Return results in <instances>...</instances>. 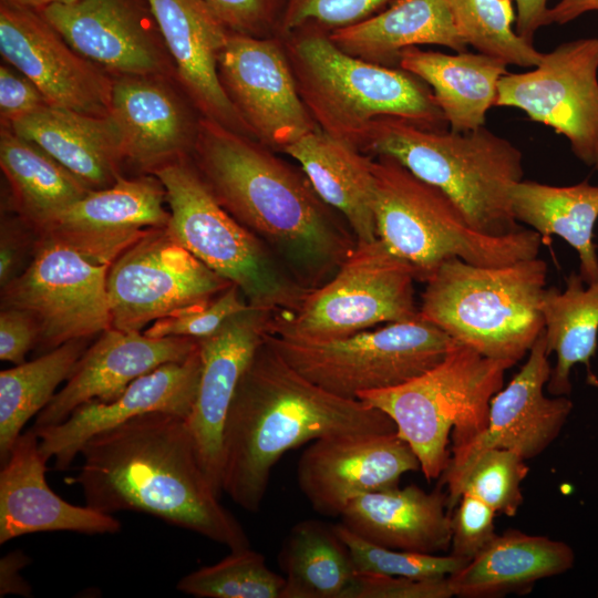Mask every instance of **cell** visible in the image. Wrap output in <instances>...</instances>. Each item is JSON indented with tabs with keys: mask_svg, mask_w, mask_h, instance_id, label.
Returning a JSON list of instances; mask_svg holds the SVG:
<instances>
[{
	"mask_svg": "<svg viewBox=\"0 0 598 598\" xmlns=\"http://www.w3.org/2000/svg\"><path fill=\"white\" fill-rule=\"evenodd\" d=\"M65 482L104 514L141 512L197 533L230 550L250 547L237 518L219 502L184 417L150 412L92 436Z\"/></svg>",
	"mask_w": 598,
	"mask_h": 598,
	"instance_id": "obj_2",
	"label": "cell"
},
{
	"mask_svg": "<svg viewBox=\"0 0 598 598\" xmlns=\"http://www.w3.org/2000/svg\"><path fill=\"white\" fill-rule=\"evenodd\" d=\"M30 563V558L21 549H16L0 559V597L18 595L31 597L32 589L22 577L21 570Z\"/></svg>",
	"mask_w": 598,
	"mask_h": 598,
	"instance_id": "obj_50",
	"label": "cell"
},
{
	"mask_svg": "<svg viewBox=\"0 0 598 598\" xmlns=\"http://www.w3.org/2000/svg\"><path fill=\"white\" fill-rule=\"evenodd\" d=\"M285 47L299 94L324 133L358 147L379 117L445 130L447 122L426 83L401 68L350 55L332 42L329 30L306 24L287 35Z\"/></svg>",
	"mask_w": 598,
	"mask_h": 598,
	"instance_id": "obj_5",
	"label": "cell"
},
{
	"mask_svg": "<svg viewBox=\"0 0 598 598\" xmlns=\"http://www.w3.org/2000/svg\"><path fill=\"white\" fill-rule=\"evenodd\" d=\"M267 341L303 377L346 399L405 383L440 363L456 343L421 316L338 339L270 333Z\"/></svg>",
	"mask_w": 598,
	"mask_h": 598,
	"instance_id": "obj_10",
	"label": "cell"
},
{
	"mask_svg": "<svg viewBox=\"0 0 598 598\" xmlns=\"http://www.w3.org/2000/svg\"><path fill=\"white\" fill-rule=\"evenodd\" d=\"M199 347L189 337L151 338L110 328L89 346L66 384L38 414L34 427L60 424L90 400L111 402L137 378L187 359Z\"/></svg>",
	"mask_w": 598,
	"mask_h": 598,
	"instance_id": "obj_23",
	"label": "cell"
},
{
	"mask_svg": "<svg viewBox=\"0 0 598 598\" xmlns=\"http://www.w3.org/2000/svg\"><path fill=\"white\" fill-rule=\"evenodd\" d=\"M507 63L483 53L422 50L410 47L400 53L398 66L426 83L450 130L468 132L485 125L495 106L497 84Z\"/></svg>",
	"mask_w": 598,
	"mask_h": 598,
	"instance_id": "obj_32",
	"label": "cell"
},
{
	"mask_svg": "<svg viewBox=\"0 0 598 598\" xmlns=\"http://www.w3.org/2000/svg\"><path fill=\"white\" fill-rule=\"evenodd\" d=\"M546 280L538 256L495 267L451 258L425 281L420 316L482 355L515 364L544 330Z\"/></svg>",
	"mask_w": 598,
	"mask_h": 598,
	"instance_id": "obj_6",
	"label": "cell"
},
{
	"mask_svg": "<svg viewBox=\"0 0 598 598\" xmlns=\"http://www.w3.org/2000/svg\"><path fill=\"white\" fill-rule=\"evenodd\" d=\"M392 432L395 424L385 413L313 383L266 338L239 380L226 419L223 492L256 513L287 451L327 436Z\"/></svg>",
	"mask_w": 598,
	"mask_h": 598,
	"instance_id": "obj_3",
	"label": "cell"
},
{
	"mask_svg": "<svg viewBox=\"0 0 598 598\" xmlns=\"http://www.w3.org/2000/svg\"><path fill=\"white\" fill-rule=\"evenodd\" d=\"M455 28L477 52L497 58L508 65L536 66L543 54L515 30L512 0H446Z\"/></svg>",
	"mask_w": 598,
	"mask_h": 598,
	"instance_id": "obj_38",
	"label": "cell"
},
{
	"mask_svg": "<svg viewBox=\"0 0 598 598\" xmlns=\"http://www.w3.org/2000/svg\"><path fill=\"white\" fill-rule=\"evenodd\" d=\"M230 285L176 241L166 227L153 229L109 269L112 328L141 332L151 322L214 299Z\"/></svg>",
	"mask_w": 598,
	"mask_h": 598,
	"instance_id": "obj_13",
	"label": "cell"
},
{
	"mask_svg": "<svg viewBox=\"0 0 598 598\" xmlns=\"http://www.w3.org/2000/svg\"><path fill=\"white\" fill-rule=\"evenodd\" d=\"M511 207L516 220L532 227L543 240L557 235L577 251L579 275L586 283L597 277L594 228L598 219V186L587 181L553 186L522 179L511 189Z\"/></svg>",
	"mask_w": 598,
	"mask_h": 598,
	"instance_id": "obj_33",
	"label": "cell"
},
{
	"mask_svg": "<svg viewBox=\"0 0 598 598\" xmlns=\"http://www.w3.org/2000/svg\"><path fill=\"white\" fill-rule=\"evenodd\" d=\"M334 529L350 550L355 571L412 578L448 577L464 567L468 560L452 555L439 556L392 549L368 542L344 525Z\"/></svg>",
	"mask_w": 598,
	"mask_h": 598,
	"instance_id": "obj_41",
	"label": "cell"
},
{
	"mask_svg": "<svg viewBox=\"0 0 598 598\" xmlns=\"http://www.w3.org/2000/svg\"><path fill=\"white\" fill-rule=\"evenodd\" d=\"M413 266L378 238L357 244L333 277L309 291L291 313L275 318L271 334L322 341L420 317Z\"/></svg>",
	"mask_w": 598,
	"mask_h": 598,
	"instance_id": "obj_11",
	"label": "cell"
},
{
	"mask_svg": "<svg viewBox=\"0 0 598 598\" xmlns=\"http://www.w3.org/2000/svg\"><path fill=\"white\" fill-rule=\"evenodd\" d=\"M39 12L75 52L116 76L165 78L171 71L150 7L136 0H78Z\"/></svg>",
	"mask_w": 598,
	"mask_h": 598,
	"instance_id": "obj_18",
	"label": "cell"
},
{
	"mask_svg": "<svg viewBox=\"0 0 598 598\" xmlns=\"http://www.w3.org/2000/svg\"><path fill=\"white\" fill-rule=\"evenodd\" d=\"M282 153L300 165L320 198L343 217L357 244L378 239L373 157L320 128L290 144Z\"/></svg>",
	"mask_w": 598,
	"mask_h": 598,
	"instance_id": "obj_28",
	"label": "cell"
},
{
	"mask_svg": "<svg viewBox=\"0 0 598 598\" xmlns=\"http://www.w3.org/2000/svg\"><path fill=\"white\" fill-rule=\"evenodd\" d=\"M249 135L202 117L194 165L217 202L309 291L329 281L357 246L343 217L307 175Z\"/></svg>",
	"mask_w": 598,
	"mask_h": 598,
	"instance_id": "obj_1",
	"label": "cell"
},
{
	"mask_svg": "<svg viewBox=\"0 0 598 598\" xmlns=\"http://www.w3.org/2000/svg\"><path fill=\"white\" fill-rule=\"evenodd\" d=\"M495 106L522 110L563 134L587 166L598 157V37L564 42L528 72L504 74Z\"/></svg>",
	"mask_w": 598,
	"mask_h": 598,
	"instance_id": "obj_14",
	"label": "cell"
},
{
	"mask_svg": "<svg viewBox=\"0 0 598 598\" xmlns=\"http://www.w3.org/2000/svg\"><path fill=\"white\" fill-rule=\"evenodd\" d=\"M372 169L378 238L414 267L419 281L425 282L451 258L495 267L538 256L543 238L537 231L522 228L503 236L484 234L444 192L392 156L377 155Z\"/></svg>",
	"mask_w": 598,
	"mask_h": 598,
	"instance_id": "obj_7",
	"label": "cell"
},
{
	"mask_svg": "<svg viewBox=\"0 0 598 598\" xmlns=\"http://www.w3.org/2000/svg\"><path fill=\"white\" fill-rule=\"evenodd\" d=\"M447 577L412 578L355 571L341 598H450Z\"/></svg>",
	"mask_w": 598,
	"mask_h": 598,
	"instance_id": "obj_45",
	"label": "cell"
},
{
	"mask_svg": "<svg viewBox=\"0 0 598 598\" xmlns=\"http://www.w3.org/2000/svg\"><path fill=\"white\" fill-rule=\"evenodd\" d=\"M47 461L31 427L16 440L0 471V544L33 533L115 534L121 522L56 495L45 481Z\"/></svg>",
	"mask_w": 598,
	"mask_h": 598,
	"instance_id": "obj_25",
	"label": "cell"
},
{
	"mask_svg": "<svg viewBox=\"0 0 598 598\" xmlns=\"http://www.w3.org/2000/svg\"><path fill=\"white\" fill-rule=\"evenodd\" d=\"M10 128L55 158L90 189L113 185L124 161L117 128L110 116L44 105Z\"/></svg>",
	"mask_w": 598,
	"mask_h": 598,
	"instance_id": "obj_29",
	"label": "cell"
},
{
	"mask_svg": "<svg viewBox=\"0 0 598 598\" xmlns=\"http://www.w3.org/2000/svg\"><path fill=\"white\" fill-rule=\"evenodd\" d=\"M590 11H598V0H559L549 8L548 21L566 24Z\"/></svg>",
	"mask_w": 598,
	"mask_h": 598,
	"instance_id": "obj_52",
	"label": "cell"
},
{
	"mask_svg": "<svg viewBox=\"0 0 598 598\" xmlns=\"http://www.w3.org/2000/svg\"><path fill=\"white\" fill-rule=\"evenodd\" d=\"M39 235L30 265L1 288V308L32 315L39 328L35 348L45 353L112 328L106 286L111 265L95 264L59 240Z\"/></svg>",
	"mask_w": 598,
	"mask_h": 598,
	"instance_id": "obj_12",
	"label": "cell"
},
{
	"mask_svg": "<svg viewBox=\"0 0 598 598\" xmlns=\"http://www.w3.org/2000/svg\"><path fill=\"white\" fill-rule=\"evenodd\" d=\"M285 577L250 547L230 550L218 563L182 577L176 588L198 598H281Z\"/></svg>",
	"mask_w": 598,
	"mask_h": 598,
	"instance_id": "obj_39",
	"label": "cell"
},
{
	"mask_svg": "<svg viewBox=\"0 0 598 598\" xmlns=\"http://www.w3.org/2000/svg\"><path fill=\"white\" fill-rule=\"evenodd\" d=\"M569 545L509 529L494 538L464 567L447 577L453 596L494 598L530 590L540 579L574 566Z\"/></svg>",
	"mask_w": 598,
	"mask_h": 598,
	"instance_id": "obj_30",
	"label": "cell"
},
{
	"mask_svg": "<svg viewBox=\"0 0 598 598\" xmlns=\"http://www.w3.org/2000/svg\"><path fill=\"white\" fill-rule=\"evenodd\" d=\"M278 559L285 574L281 598H341L355 573L334 525L316 519L292 526Z\"/></svg>",
	"mask_w": 598,
	"mask_h": 598,
	"instance_id": "obj_36",
	"label": "cell"
},
{
	"mask_svg": "<svg viewBox=\"0 0 598 598\" xmlns=\"http://www.w3.org/2000/svg\"><path fill=\"white\" fill-rule=\"evenodd\" d=\"M525 458L506 448H488L475 456L447 486L448 514L462 494L473 495L495 512L514 516L523 504L520 484L528 474Z\"/></svg>",
	"mask_w": 598,
	"mask_h": 598,
	"instance_id": "obj_40",
	"label": "cell"
},
{
	"mask_svg": "<svg viewBox=\"0 0 598 598\" xmlns=\"http://www.w3.org/2000/svg\"><path fill=\"white\" fill-rule=\"evenodd\" d=\"M275 318L269 310L249 307L228 318L212 336L199 339L200 379L185 420L218 496L223 493V439L228 411L241 375L272 333Z\"/></svg>",
	"mask_w": 598,
	"mask_h": 598,
	"instance_id": "obj_20",
	"label": "cell"
},
{
	"mask_svg": "<svg viewBox=\"0 0 598 598\" xmlns=\"http://www.w3.org/2000/svg\"><path fill=\"white\" fill-rule=\"evenodd\" d=\"M221 86L250 136L274 151L318 130L281 41L229 32L218 56Z\"/></svg>",
	"mask_w": 598,
	"mask_h": 598,
	"instance_id": "obj_15",
	"label": "cell"
},
{
	"mask_svg": "<svg viewBox=\"0 0 598 598\" xmlns=\"http://www.w3.org/2000/svg\"><path fill=\"white\" fill-rule=\"evenodd\" d=\"M496 512L480 498L462 494L450 513V555L472 560L496 535Z\"/></svg>",
	"mask_w": 598,
	"mask_h": 598,
	"instance_id": "obj_44",
	"label": "cell"
},
{
	"mask_svg": "<svg viewBox=\"0 0 598 598\" xmlns=\"http://www.w3.org/2000/svg\"><path fill=\"white\" fill-rule=\"evenodd\" d=\"M231 32L268 37L279 28L286 0H204Z\"/></svg>",
	"mask_w": 598,
	"mask_h": 598,
	"instance_id": "obj_46",
	"label": "cell"
},
{
	"mask_svg": "<svg viewBox=\"0 0 598 598\" xmlns=\"http://www.w3.org/2000/svg\"><path fill=\"white\" fill-rule=\"evenodd\" d=\"M90 338L68 341L32 361L0 372V461H7L25 423L52 400L89 348Z\"/></svg>",
	"mask_w": 598,
	"mask_h": 598,
	"instance_id": "obj_37",
	"label": "cell"
},
{
	"mask_svg": "<svg viewBox=\"0 0 598 598\" xmlns=\"http://www.w3.org/2000/svg\"><path fill=\"white\" fill-rule=\"evenodd\" d=\"M78 0H1V2L28 8L32 10H42L43 8L51 4H70Z\"/></svg>",
	"mask_w": 598,
	"mask_h": 598,
	"instance_id": "obj_53",
	"label": "cell"
},
{
	"mask_svg": "<svg viewBox=\"0 0 598 598\" xmlns=\"http://www.w3.org/2000/svg\"><path fill=\"white\" fill-rule=\"evenodd\" d=\"M40 235L28 221L6 218L0 229V286L20 276L32 261Z\"/></svg>",
	"mask_w": 598,
	"mask_h": 598,
	"instance_id": "obj_47",
	"label": "cell"
},
{
	"mask_svg": "<svg viewBox=\"0 0 598 598\" xmlns=\"http://www.w3.org/2000/svg\"><path fill=\"white\" fill-rule=\"evenodd\" d=\"M516 6V32L533 43L535 33L548 25V0H514Z\"/></svg>",
	"mask_w": 598,
	"mask_h": 598,
	"instance_id": "obj_51",
	"label": "cell"
},
{
	"mask_svg": "<svg viewBox=\"0 0 598 598\" xmlns=\"http://www.w3.org/2000/svg\"><path fill=\"white\" fill-rule=\"evenodd\" d=\"M391 0H286L278 31L289 35L313 23L326 30L359 22L383 8Z\"/></svg>",
	"mask_w": 598,
	"mask_h": 598,
	"instance_id": "obj_43",
	"label": "cell"
},
{
	"mask_svg": "<svg viewBox=\"0 0 598 598\" xmlns=\"http://www.w3.org/2000/svg\"><path fill=\"white\" fill-rule=\"evenodd\" d=\"M200 372L198 347L184 361L163 364L137 378L111 402L90 400L60 424L32 426L43 458H54V468L65 471L92 436L133 417L164 412L186 419L197 394Z\"/></svg>",
	"mask_w": 598,
	"mask_h": 598,
	"instance_id": "obj_22",
	"label": "cell"
},
{
	"mask_svg": "<svg viewBox=\"0 0 598 598\" xmlns=\"http://www.w3.org/2000/svg\"><path fill=\"white\" fill-rule=\"evenodd\" d=\"M166 190L154 175L125 178L91 189L38 230L95 264L112 265L151 230L165 228L171 213Z\"/></svg>",
	"mask_w": 598,
	"mask_h": 598,
	"instance_id": "obj_19",
	"label": "cell"
},
{
	"mask_svg": "<svg viewBox=\"0 0 598 598\" xmlns=\"http://www.w3.org/2000/svg\"><path fill=\"white\" fill-rule=\"evenodd\" d=\"M251 307L240 289L230 285L214 299L161 318L143 333L151 338L189 337L203 339L216 332L231 316Z\"/></svg>",
	"mask_w": 598,
	"mask_h": 598,
	"instance_id": "obj_42",
	"label": "cell"
},
{
	"mask_svg": "<svg viewBox=\"0 0 598 598\" xmlns=\"http://www.w3.org/2000/svg\"><path fill=\"white\" fill-rule=\"evenodd\" d=\"M39 328L32 315L18 308H1L0 359L14 365L25 362L27 353L37 346Z\"/></svg>",
	"mask_w": 598,
	"mask_h": 598,
	"instance_id": "obj_49",
	"label": "cell"
},
{
	"mask_svg": "<svg viewBox=\"0 0 598 598\" xmlns=\"http://www.w3.org/2000/svg\"><path fill=\"white\" fill-rule=\"evenodd\" d=\"M341 524L373 544L436 554L451 546L447 495L416 485L364 493L343 509Z\"/></svg>",
	"mask_w": 598,
	"mask_h": 598,
	"instance_id": "obj_27",
	"label": "cell"
},
{
	"mask_svg": "<svg viewBox=\"0 0 598 598\" xmlns=\"http://www.w3.org/2000/svg\"><path fill=\"white\" fill-rule=\"evenodd\" d=\"M47 104L40 90L27 76L8 65H1L0 117L2 126L10 127L17 120Z\"/></svg>",
	"mask_w": 598,
	"mask_h": 598,
	"instance_id": "obj_48",
	"label": "cell"
},
{
	"mask_svg": "<svg viewBox=\"0 0 598 598\" xmlns=\"http://www.w3.org/2000/svg\"><path fill=\"white\" fill-rule=\"evenodd\" d=\"M0 166L19 216L37 230L91 190L43 148L6 126L0 133Z\"/></svg>",
	"mask_w": 598,
	"mask_h": 598,
	"instance_id": "obj_35",
	"label": "cell"
},
{
	"mask_svg": "<svg viewBox=\"0 0 598 598\" xmlns=\"http://www.w3.org/2000/svg\"><path fill=\"white\" fill-rule=\"evenodd\" d=\"M528 353L522 369L492 398L485 431L467 446L451 453L440 476L441 484L452 482L485 450L506 448L527 460L544 452L559 435L573 402L566 395L544 394L551 372L544 330Z\"/></svg>",
	"mask_w": 598,
	"mask_h": 598,
	"instance_id": "obj_21",
	"label": "cell"
},
{
	"mask_svg": "<svg viewBox=\"0 0 598 598\" xmlns=\"http://www.w3.org/2000/svg\"><path fill=\"white\" fill-rule=\"evenodd\" d=\"M0 53L52 106L110 115L113 80L32 9L0 3Z\"/></svg>",
	"mask_w": 598,
	"mask_h": 598,
	"instance_id": "obj_16",
	"label": "cell"
},
{
	"mask_svg": "<svg viewBox=\"0 0 598 598\" xmlns=\"http://www.w3.org/2000/svg\"><path fill=\"white\" fill-rule=\"evenodd\" d=\"M594 167L598 171V157Z\"/></svg>",
	"mask_w": 598,
	"mask_h": 598,
	"instance_id": "obj_54",
	"label": "cell"
},
{
	"mask_svg": "<svg viewBox=\"0 0 598 598\" xmlns=\"http://www.w3.org/2000/svg\"><path fill=\"white\" fill-rule=\"evenodd\" d=\"M513 365L456 342L424 373L398 386L362 392L358 399L394 422L398 436L411 446L431 481L440 478L452 452L485 431L491 400Z\"/></svg>",
	"mask_w": 598,
	"mask_h": 598,
	"instance_id": "obj_8",
	"label": "cell"
},
{
	"mask_svg": "<svg viewBox=\"0 0 598 598\" xmlns=\"http://www.w3.org/2000/svg\"><path fill=\"white\" fill-rule=\"evenodd\" d=\"M358 148L392 156L440 188L478 231L503 236L522 229L512 212L511 189L523 179V154L485 125L453 132L384 116L368 126Z\"/></svg>",
	"mask_w": 598,
	"mask_h": 598,
	"instance_id": "obj_4",
	"label": "cell"
},
{
	"mask_svg": "<svg viewBox=\"0 0 598 598\" xmlns=\"http://www.w3.org/2000/svg\"><path fill=\"white\" fill-rule=\"evenodd\" d=\"M546 351L556 353L547 390L551 395H568L571 391L570 371L574 365L587 367L588 379L598 386L590 369L598 337V275L586 283L579 274L571 272L563 291L546 288L542 299Z\"/></svg>",
	"mask_w": 598,
	"mask_h": 598,
	"instance_id": "obj_34",
	"label": "cell"
},
{
	"mask_svg": "<svg viewBox=\"0 0 598 598\" xmlns=\"http://www.w3.org/2000/svg\"><path fill=\"white\" fill-rule=\"evenodd\" d=\"M157 76L113 80L110 117L120 134L124 161L152 173L193 151L197 123Z\"/></svg>",
	"mask_w": 598,
	"mask_h": 598,
	"instance_id": "obj_26",
	"label": "cell"
},
{
	"mask_svg": "<svg viewBox=\"0 0 598 598\" xmlns=\"http://www.w3.org/2000/svg\"><path fill=\"white\" fill-rule=\"evenodd\" d=\"M145 1L179 82L203 117L249 135L218 76V56L228 28L204 0Z\"/></svg>",
	"mask_w": 598,
	"mask_h": 598,
	"instance_id": "obj_24",
	"label": "cell"
},
{
	"mask_svg": "<svg viewBox=\"0 0 598 598\" xmlns=\"http://www.w3.org/2000/svg\"><path fill=\"white\" fill-rule=\"evenodd\" d=\"M151 174L166 190L171 213L166 230L176 241L237 286L251 307L279 317L300 306L309 290L217 202L194 164L183 157Z\"/></svg>",
	"mask_w": 598,
	"mask_h": 598,
	"instance_id": "obj_9",
	"label": "cell"
},
{
	"mask_svg": "<svg viewBox=\"0 0 598 598\" xmlns=\"http://www.w3.org/2000/svg\"><path fill=\"white\" fill-rule=\"evenodd\" d=\"M342 51L355 58L395 68L410 47L440 45L467 51L446 0H391L388 8L359 22L329 31Z\"/></svg>",
	"mask_w": 598,
	"mask_h": 598,
	"instance_id": "obj_31",
	"label": "cell"
},
{
	"mask_svg": "<svg viewBox=\"0 0 598 598\" xmlns=\"http://www.w3.org/2000/svg\"><path fill=\"white\" fill-rule=\"evenodd\" d=\"M419 470V458L396 432L342 434L308 445L297 481L316 512L339 517L355 497L396 487L403 474Z\"/></svg>",
	"mask_w": 598,
	"mask_h": 598,
	"instance_id": "obj_17",
	"label": "cell"
}]
</instances>
